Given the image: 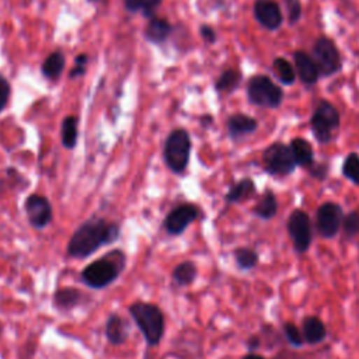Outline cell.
Instances as JSON below:
<instances>
[{"mask_svg":"<svg viewBox=\"0 0 359 359\" xmlns=\"http://www.w3.org/2000/svg\"><path fill=\"white\" fill-rule=\"evenodd\" d=\"M85 299V295L75 288H64L57 290L54 296V303L61 310H71L76 306L82 304Z\"/></svg>","mask_w":359,"mask_h":359,"instance_id":"7402d4cb","label":"cell"},{"mask_svg":"<svg viewBox=\"0 0 359 359\" xmlns=\"http://www.w3.org/2000/svg\"><path fill=\"white\" fill-rule=\"evenodd\" d=\"M201 36H202V38H204L206 43H209V44H212V43L216 41V34H215L213 29H211L209 26H202V27H201Z\"/></svg>","mask_w":359,"mask_h":359,"instance_id":"8d00e7d4","label":"cell"},{"mask_svg":"<svg viewBox=\"0 0 359 359\" xmlns=\"http://www.w3.org/2000/svg\"><path fill=\"white\" fill-rule=\"evenodd\" d=\"M10 93H12V87L9 80L5 76L0 75V113L6 108L10 99Z\"/></svg>","mask_w":359,"mask_h":359,"instance_id":"836d02e7","label":"cell"},{"mask_svg":"<svg viewBox=\"0 0 359 359\" xmlns=\"http://www.w3.org/2000/svg\"><path fill=\"white\" fill-rule=\"evenodd\" d=\"M120 236L121 227L118 223L107 222L103 218H90L72 234L68 243V254L78 260L87 258L101 247L117 241Z\"/></svg>","mask_w":359,"mask_h":359,"instance_id":"6da1fadb","label":"cell"},{"mask_svg":"<svg viewBox=\"0 0 359 359\" xmlns=\"http://www.w3.org/2000/svg\"><path fill=\"white\" fill-rule=\"evenodd\" d=\"M311 58L318 69L320 76L328 78L341 71L342 62H341L339 52L335 44L325 37H321L314 43Z\"/></svg>","mask_w":359,"mask_h":359,"instance_id":"9c48e42d","label":"cell"},{"mask_svg":"<svg viewBox=\"0 0 359 359\" xmlns=\"http://www.w3.org/2000/svg\"><path fill=\"white\" fill-rule=\"evenodd\" d=\"M191 136L183 128L171 131L167 136L163 146V159L166 166L174 174H183L187 170L191 156Z\"/></svg>","mask_w":359,"mask_h":359,"instance_id":"277c9868","label":"cell"},{"mask_svg":"<svg viewBox=\"0 0 359 359\" xmlns=\"http://www.w3.org/2000/svg\"><path fill=\"white\" fill-rule=\"evenodd\" d=\"M92 2H99V0H92Z\"/></svg>","mask_w":359,"mask_h":359,"instance_id":"ab89813d","label":"cell"},{"mask_svg":"<svg viewBox=\"0 0 359 359\" xmlns=\"http://www.w3.org/2000/svg\"><path fill=\"white\" fill-rule=\"evenodd\" d=\"M234 260L240 269L250 271L257 267L260 257L257 251L250 247H239L234 250Z\"/></svg>","mask_w":359,"mask_h":359,"instance_id":"83f0119b","label":"cell"},{"mask_svg":"<svg viewBox=\"0 0 359 359\" xmlns=\"http://www.w3.org/2000/svg\"><path fill=\"white\" fill-rule=\"evenodd\" d=\"M285 5L288 9L289 23L296 24L302 17V3L300 0H285Z\"/></svg>","mask_w":359,"mask_h":359,"instance_id":"d6a6232c","label":"cell"},{"mask_svg":"<svg viewBox=\"0 0 359 359\" xmlns=\"http://www.w3.org/2000/svg\"><path fill=\"white\" fill-rule=\"evenodd\" d=\"M131 325L120 314L111 313L106 323V337L113 345H122L127 342L129 337Z\"/></svg>","mask_w":359,"mask_h":359,"instance_id":"9a60e30c","label":"cell"},{"mask_svg":"<svg viewBox=\"0 0 359 359\" xmlns=\"http://www.w3.org/2000/svg\"><path fill=\"white\" fill-rule=\"evenodd\" d=\"M339 122L341 118L338 110L330 101H320L310 120L311 132L316 141L321 145L331 142L334 134L339 128Z\"/></svg>","mask_w":359,"mask_h":359,"instance_id":"5b68a950","label":"cell"},{"mask_svg":"<svg viewBox=\"0 0 359 359\" xmlns=\"http://www.w3.org/2000/svg\"><path fill=\"white\" fill-rule=\"evenodd\" d=\"M241 82V73L237 69L225 71L216 80L215 89L220 93H232L234 92Z\"/></svg>","mask_w":359,"mask_h":359,"instance_id":"484cf974","label":"cell"},{"mask_svg":"<svg viewBox=\"0 0 359 359\" xmlns=\"http://www.w3.org/2000/svg\"><path fill=\"white\" fill-rule=\"evenodd\" d=\"M341 229L345 239H355L359 234V212L351 211L348 215H345L342 219Z\"/></svg>","mask_w":359,"mask_h":359,"instance_id":"4dcf8cb0","label":"cell"},{"mask_svg":"<svg viewBox=\"0 0 359 359\" xmlns=\"http://www.w3.org/2000/svg\"><path fill=\"white\" fill-rule=\"evenodd\" d=\"M65 65H66L65 55L59 51L52 52L51 55H48V58L43 64V75L48 79L55 80L62 75Z\"/></svg>","mask_w":359,"mask_h":359,"instance_id":"d4e9b609","label":"cell"},{"mask_svg":"<svg viewBox=\"0 0 359 359\" xmlns=\"http://www.w3.org/2000/svg\"><path fill=\"white\" fill-rule=\"evenodd\" d=\"M344 212L339 204L324 202L316 212V230L323 239H332L341 229Z\"/></svg>","mask_w":359,"mask_h":359,"instance_id":"30bf717a","label":"cell"},{"mask_svg":"<svg viewBox=\"0 0 359 359\" xmlns=\"http://www.w3.org/2000/svg\"><path fill=\"white\" fill-rule=\"evenodd\" d=\"M302 334H303L304 342L310 345H316L325 339L327 328L318 317L307 316L302 321Z\"/></svg>","mask_w":359,"mask_h":359,"instance_id":"ac0fdd59","label":"cell"},{"mask_svg":"<svg viewBox=\"0 0 359 359\" xmlns=\"http://www.w3.org/2000/svg\"><path fill=\"white\" fill-rule=\"evenodd\" d=\"M309 171H310V174L313 176V177H316V178H318V180H324L325 177H327V170H325V167L323 166V164H313L310 169H309Z\"/></svg>","mask_w":359,"mask_h":359,"instance_id":"d590c367","label":"cell"},{"mask_svg":"<svg viewBox=\"0 0 359 359\" xmlns=\"http://www.w3.org/2000/svg\"><path fill=\"white\" fill-rule=\"evenodd\" d=\"M171 31H173V27L167 20L159 19V17H152L150 22L148 23L145 36H146L148 41H150L153 44H163L170 37Z\"/></svg>","mask_w":359,"mask_h":359,"instance_id":"ffe728a7","label":"cell"},{"mask_svg":"<svg viewBox=\"0 0 359 359\" xmlns=\"http://www.w3.org/2000/svg\"><path fill=\"white\" fill-rule=\"evenodd\" d=\"M260 346V338L257 335H253L247 339V348L250 352H254Z\"/></svg>","mask_w":359,"mask_h":359,"instance_id":"74e56055","label":"cell"},{"mask_svg":"<svg viewBox=\"0 0 359 359\" xmlns=\"http://www.w3.org/2000/svg\"><path fill=\"white\" fill-rule=\"evenodd\" d=\"M255 194H257L255 183L247 177V178H241L240 181L234 183L229 188V191L225 195V201L229 205L240 204V202H244V201L253 198Z\"/></svg>","mask_w":359,"mask_h":359,"instance_id":"e0dca14e","label":"cell"},{"mask_svg":"<svg viewBox=\"0 0 359 359\" xmlns=\"http://www.w3.org/2000/svg\"><path fill=\"white\" fill-rule=\"evenodd\" d=\"M86 62H87V55H79L76 58V66L73 68V71L71 72V79L73 78H78V76H82L86 71Z\"/></svg>","mask_w":359,"mask_h":359,"instance_id":"e575fe53","label":"cell"},{"mask_svg":"<svg viewBox=\"0 0 359 359\" xmlns=\"http://www.w3.org/2000/svg\"><path fill=\"white\" fill-rule=\"evenodd\" d=\"M226 127H227L229 136L232 139L237 141L240 138H244L247 135L254 134L258 128V122H257V120H254L250 115L233 114L232 117H229Z\"/></svg>","mask_w":359,"mask_h":359,"instance_id":"2e32d148","label":"cell"},{"mask_svg":"<svg viewBox=\"0 0 359 359\" xmlns=\"http://www.w3.org/2000/svg\"><path fill=\"white\" fill-rule=\"evenodd\" d=\"M282 331H283V335L288 341L289 345L295 346V348H300L303 346L304 344V338H303V334L302 331L296 327V324L293 323H285L282 325Z\"/></svg>","mask_w":359,"mask_h":359,"instance_id":"1f68e13d","label":"cell"},{"mask_svg":"<svg viewBox=\"0 0 359 359\" xmlns=\"http://www.w3.org/2000/svg\"><path fill=\"white\" fill-rule=\"evenodd\" d=\"M342 176L353 185L359 187V155L349 153L342 163Z\"/></svg>","mask_w":359,"mask_h":359,"instance_id":"f546056e","label":"cell"},{"mask_svg":"<svg viewBox=\"0 0 359 359\" xmlns=\"http://www.w3.org/2000/svg\"><path fill=\"white\" fill-rule=\"evenodd\" d=\"M127 267V257L121 250H113L107 255L90 262L82 271V281L92 289H104L114 283Z\"/></svg>","mask_w":359,"mask_h":359,"instance_id":"7a4b0ae2","label":"cell"},{"mask_svg":"<svg viewBox=\"0 0 359 359\" xmlns=\"http://www.w3.org/2000/svg\"><path fill=\"white\" fill-rule=\"evenodd\" d=\"M243 359H265V358H264V356H261V355H258V353L250 352V353L244 355V356H243Z\"/></svg>","mask_w":359,"mask_h":359,"instance_id":"f35d334b","label":"cell"},{"mask_svg":"<svg viewBox=\"0 0 359 359\" xmlns=\"http://www.w3.org/2000/svg\"><path fill=\"white\" fill-rule=\"evenodd\" d=\"M265 171L272 177H288L297 167L289 145L275 142L269 145L262 155Z\"/></svg>","mask_w":359,"mask_h":359,"instance_id":"52a82bcc","label":"cell"},{"mask_svg":"<svg viewBox=\"0 0 359 359\" xmlns=\"http://www.w3.org/2000/svg\"><path fill=\"white\" fill-rule=\"evenodd\" d=\"M129 314L143 334L149 346H157L164 335L166 321L162 309L149 302H135L128 307Z\"/></svg>","mask_w":359,"mask_h":359,"instance_id":"3957f363","label":"cell"},{"mask_svg":"<svg viewBox=\"0 0 359 359\" xmlns=\"http://www.w3.org/2000/svg\"><path fill=\"white\" fill-rule=\"evenodd\" d=\"M124 3L129 13H142L150 17L162 5V0H124Z\"/></svg>","mask_w":359,"mask_h":359,"instance_id":"4316f807","label":"cell"},{"mask_svg":"<svg viewBox=\"0 0 359 359\" xmlns=\"http://www.w3.org/2000/svg\"><path fill=\"white\" fill-rule=\"evenodd\" d=\"M293 61H295L296 75L299 76L302 83H304L307 86L317 83L320 73H318V69H317L313 58L309 54H306L303 51H296L293 54Z\"/></svg>","mask_w":359,"mask_h":359,"instance_id":"5bb4252c","label":"cell"},{"mask_svg":"<svg viewBox=\"0 0 359 359\" xmlns=\"http://www.w3.org/2000/svg\"><path fill=\"white\" fill-rule=\"evenodd\" d=\"M254 17L267 30L275 31L282 26V12L274 0H255Z\"/></svg>","mask_w":359,"mask_h":359,"instance_id":"4fadbf2b","label":"cell"},{"mask_svg":"<svg viewBox=\"0 0 359 359\" xmlns=\"http://www.w3.org/2000/svg\"><path fill=\"white\" fill-rule=\"evenodd\" d=\"M199 218V209L194 204H181L173 208L166 219L164 229L171 236L183 234L191 223H194Z\"/></svg>","mask_w":359,"mask_h":359,"instance_id":"8fae6325","label":"cell"},{"mask_svg":"<svg viewBox=\"0 0 359 359\" xmlns=\"http://www.w3.org/2000/svg\"><path fill=\"white\" fill-rule=\"evenodd\" d=\"M274 71L279 79V82L282 85L290 86L295 83L296 80V71L292 66V64L289 61H286L285 58H276L274 61Z\"/></svg>","mask_w":359,"mask_h":359,"instance_id":"f1b7e54d","label":"cell"},{"mask_svg":"<svg viewBox=\"0 0 359 359\" xmlns=\"http://www.w3.org/2000/svg\"><path fill=\"white\" fill-rule=\"evenodd\" d=\"M24 209L30 225L37 230L45 229L52 222V205L44 195L31 194L24 202Z\"/></svg>","mask_w":359,"mask_h":359,"instance_id":"7c38bea8","label":"cell"},{"mask_svg":"<svg viewBox=\"0 0 359 359\" xmlns=\"http://www.w3.org/2000/svg\"><path fill=\"white\" fill-rule=\"evenodd\" d=\"M198 275V268L192 261H183L180 262L171 274L173 282L178 286H190Z\"/></svg>","mask_w":359,"mask_h":359,"instance_id":"603a6c76","label":"cell"},{"mask_svg":"<svg viewBox=\"0 0 359 359\" xmlns=\"http://www.w3.org/2000/svg\"><path fill=\"white\" fill-rule=\"evenodd\" d=\"M248 101L262 108H278L283 100V92L265 75L253 76L247 85Z\"/></svg>","mask_w":359,"mask_h":359,"instance_id":"8992f818","label":"cell"},{"mask_svg":"<svg viewBox=\"0 0 359 359\" xmlns=\"http://www.w3.org/2000/svg\"><path fill=\"white\" fill-rule=\"evenodd\" d=\"M286 229L295 251L304 254L313 243V225L309 213L303 209H295L288 218Z\"/></svg>","mask_w":359,"mask_h":359,"instance_id":"ba28073f","label":"cell"},{"mask_svg":"<svg viewBox=\"0 0 359 359\" xmlns=\"http://www.w3.org/2000/svg\"><path fill=\"white\" fill-rule=\"evenodd\" d=\"M79 138V120L78 117H66L61 125V141L66 149H75Z\"/></svg>","mask_w":359,"mask_h":359,"instance_id":"cb8c5ba5","label":"cell"},{"mask_svg":"<svg viewBox=\"0 0 359 359\" xmlns=\"http://www.w3.org/2000/svg\"><path fill=\"white\" fill-rule=\"evenodd\" d=\"M289 146H290V150L293 153V157H295V162L297 166L310 169L314 164V152H313L311 145L306 139L295 138L290 141Z\"/></svg>","mask_w":359,"mask_h":359,"instance_id":"d6986e66","label":"cell"},{"mask_svg":"<svg viewBox=\"0 0 359 359\" xmlns=\"http://www.w3.org/2000/svg\"><path fill=\"white\" fill-rule=\"evenodd\" d=\"M276 212H278V199L274 191L267 190L255 204L253 213L262 220H271L272 218H275Z\"/></svg>","mask_w":359,"mask_h":359,"instance_id":"44dd1931","label":"cell"}]
</instances>
